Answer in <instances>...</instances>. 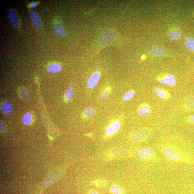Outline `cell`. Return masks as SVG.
I'll use <instances>...</instances> for the list:
<instances>
[{
  "label": "cell",
  "instance_id": "6da1fadb",
  "mask_svg": "<svg viewBox=\"0 0 194 194\" xmlns=\"http://www.w3.org/2000/svg\"><path fill=\"white\" fill-rule=\"evenodd\" d=\"M162 153L167 160L172 162L181 160V157L175 150L170 147H165L162 150Z\"/></svg>",
  "mask_w": 194,
  "mask_h": 194
},
{
  "label": "cell",
  "instance_id": "7a4b0ae2",
  "mask_svg": "<svg viewBox=\"0 0 194 194\" xmlns=\"http://www.w3.org/2000/svg\"><path fill=\"white\" fill-rule=\"evenodd\" d=\"M149 134V131L147 129H140L134 133L131 137V140L133 142H138L146 138Z\"/></svg>",
  "mask_w": 194,
  "mask_h": 194
},
{
  "label": "cell",
  "instance_id": "3957f363",
  "mask_svg": "<svg viewBox=\"0 0 194 194\" xmlns=\"http://www.w3.org/2000/svg\"><path fill=\"white\" fill-rule=\"evenodd\" d=\"M30 16L34 27L37 30L40 29L42 24L39 15L35 12H32L30 13Z\"/></svg>",
  "mask_w": 194,
  "mask_h": 194
},
{
  "label": "cell",
  "instance_id": "277c9868",
  "mask_svg": "<svg viewBox=\"0 0 194 194\" xmlns=\"http://www.w3.org/2000/svg\"><path fill=\"white\" fill-rule=\"evenodd\" d=\"M160 82L169 86H173L176 84V80L172 74H167L164 77L159 80Z\"/></svg>",
  "mask_w": 194,
  "mask_h": 194
},
{
  "label": "cell",
  "instance_id": "5b68a950",
  "mask_svg": "<svg viewBox=\"0 0 194 194\" xmlns=\"http://www.w3.org/2000/svg\"><path fill=\"white\" fill-rule=\"evenodd\" d=\"M138 154L139 157L141 158L146 159L152 157L154 155V152L151 148L146 147L140 149Z\"/></svg>",
  "mask_w": 194,
  "mask_h": 194
},
{
  "label": "cell",
  "instance_id": "8992f818",
  "mask_svg": "<svg viewBox=\"0 0 194 194\" xmlns=\"http://www.w3.org/2000/svg\"><path fill=\"white\" fill-rule=\"evenodd\" d=\"M99 77L100 73L99 72H96L93 73L87 81V85L89 88H94L98 82Z\"/></svg>",
  "mask_w": 194,
  "mask_h": 194
},
{
  "label": "cell",
  "instance_id": "52a82bcc",
  "mask_svg": "<svg viewBox=\"0 0 194 194\" xmlns=\"http://www.w3.org/2000/svg\"><path fill=\"white\" fill-rule=\"evenodd\" d=\"M165 49L160 47H154L151 49L150 51V54L151 56L155 57H161L165 54Z\"/></svg>",
  "mask_w": 194,
  "mask_h": 194
},
{
  "label": "cell",
  "instance_id": "ba28073f",
  "mask_svg": "<svg viewBox=\"0 0 194 194\" xmlns=\"http://www.w3.org/2000/svg\"><path fill=\"white\" fill-rule=\"evenodd\" d=\"M121 125V123L118 121L112 124L106 129V132L108 135L110 136L115 134L120 128Z\"/></svg>",
  "mask_w": 194,
  "mask_h": 194
},
{
  "label": "cell",
  "instance_id": "9c48e42d",
  "mask_svg": "<svg viewBox=\"0 0 194 194\" xmlns=\"http://www.w3.org/2000/svg\"><path fill=\"white\" fill-rule=\"evenodd\" d=\"M151 108L146 104L142 105L139 108L138 110V113L141 117L146 116L151 112Z\"/></svg>",
  "mask_w": 194,
  "mask_h": 194
},
{
  "label": "cell",
  "instance_id": "30bf717a",
  "mask_svg": "<svg viewBox=\"0 0 194 194\" xmlns=\"http://www.w3.org/2000/svg\"><path fill=\"white\" fill-rule=\"evenodd\" d=\"M8 18L11 24L14 27H16L18 24V15L14 10H11L8 13Z\"/></svg>",
  "mask_w": 194,
  "mask_h": 194
},
{
  "label": "cell",
  "instance_id": "8fae6325",
  "mask_svg": "<svg viewBox=\"0 0 194 194\" xmlns=\"http://www.w3.org/2000/svg\"><path fill=\"white\" fill-rule=\"evenodd\" d=\"M53 30L57 35L60 37H64L66 35V32L64 29L63 26L61 24H55L53 26Z\"/></svg>",
  "mask_w": 194,
  "mask_h": 194
},
{
  "label": "cell",
  "instance_id": "7c38bea8",
  "mask_svg": "<svg viewBox=\"0 0 194 194\" xmlns=\"http://www.w3.org/2000/svg\"><path fill=\"white\" fill-rule=\"evenodd\" d=\"M13 107L12 104L8 101L3 102L1 108V111L5 115H9L12 111Z\"/></svg>",
  "mask_w": 194,
  "mask_h": 194
},
{
  "label": "cell",
  "instance_id": "4fadbf2b",
  "mask_svg": "<svg viewBox=\"0 0 194 194\" xmlns=\"http://www.w3.org/2000/svg\"><path fill=\"white\" fill-rule=\"evenodd\" d=\"M154 91L156 95L159 98L162 99H165L167 98L168 95L167 92L163 89L159 87H155L154 89Z\"/></svg>",
  "mask_w": 194,
  "mask_h": 194
},
{
  "label": "cell",
  "instance_id": "5bb4252c",
  "mask_svg": "<svg viewBox=\"0 0 194 194\" xmlns=\"http://www.w3.org/2000/svg\"><path fill=\"white\" fill-rule=\"evenodd\" d=\"M47 69L48 71L52 73H56L60 71L61 67L60 64L57 63L50 65L47 66Z\"/></svg>",
  "mask_w": 194,
  "mask_h": 194
},
{
  "label": "cell",
  "instance_id": "9a60e30c",
  "mask_svg": "<svg viewBox=\"0 0 194 194\" xmlns=\"http://www.w3.org/2000/svg\"><path fill=\"white\" fill-rule=\"evenodd\" d=\"M169 37L174 40H178L181 37V32L179 30H173L169 33Z\"/></svg>",
  "mask_w": 194,
  "mask_h": 194
},
{
  "label": "cell",
  "instance_id": "2e32d148",
  "mask_svg": "<svg viewBox=\"0 0 194 194\" xmlns=\"http://www.w3.org/2000/svg\"><path fill=\"white\" fill-rule=\"evenodd\" d=\"M32 117L31 114L30 113H27L24 114L22 118L23 123L25 125L30 124L31 122Z\"/></svg>",
  "mask_w": 194,
  "mask_h": 194
},
{
  "label": "cell",
  "instance_id": "e0dca14e",
  "mask_svg": "<svg viewBox=\"0 0 194 194\" xmlns=\"http://www.w3.org/2000/svg\"><path fill=\"white\" fill-rule=\"evenodd\" d=\"M74 95V89L73 87L70 86L68 87L65 93V95L67 100H70L73 98Z\"/></svg>",
  "mask_w": 194,
  "mask_h": 194
},
{
  "label": "cell",
  "instance_id": "ac0fdd59",
  "mask_svg": "<svg viewBox=\"0 0 194 194\" xmlns=\"http://www.w3.org/2000/svg\"><path fill=\"white\" fill-rule=\"evenodd\" d=\"M186 45L190 50H194V39L193 37H189L186 39Z\"/></svg>",
  "mask_w": 194,
  "mask_h": 194
},
{
  "label": "cell",
  "instance_id": "d6986e66",
  "mask_svg": "<svg viewBox=\"0 0 194 194\" xmlns=\"http://www.w3.org/2000/svg\"><path fill=\"white\" fill-rule=\"evenodd\" d=\"M110 190L112 192L115 194H121L122 193L121 188L115 184H114L110 187Z\"/></svg>",
  "mask_w": 194,
  "mask_h": 194
},
{
  "label": "cell",
  "instance_id": "ffe728a7",
  "mask_svg": "<svg viewBox=\"0 0 194 194\" xmlns=\"http://www.w3.org/2000/svg\"><path fill=\"white\" fill-rule=\"evenodd\" d=\"M85 115L86 116L91 117L94 116L95 114V111L93 108H89L86 109L83 112Z\"/></svg>",
  "mask_w": 194,
  "mask_h": 194
},
{
  "label": "cell",
  "instance_id": "44dd1931",
  "mask_svg": "<svg viewBox=\"0 0 194 194\" xmlns=\"http://www.w3.org/2000/svg\"><path fill=\"white\" fill-rule=\"evenodd\" d=\"M110 90L109 89L106 88L105 89L102 91L101 94L99 97V99L101 100H105L109 96L110 94Z\"/></svg>",
  "mask_w": 194,
  "mask_h": 194
},
{
  "label": "cell",
  "instance_id": "7402d4cb",
  "mask_svg": "<svg viewBox=\"0 0 194 194\" xmlns=\"http://www.w3.org/2000/svg\"><path fill=\"white\" fill-rule=\"evenodd\" d=\"M95 184L97 187L102 188L105 187L107 185V182L104 179L97 180L95 182Z\"/></svg>",
  "mask_w": 194,
  "mask_h": 194
},
{
  "label": "cell",
  "instance_id": "603a6c76",
  "mask_svg": "<svg viewBox=\"0 0 194 194\" xmlns=\"http://www.w3.org/2000/svg\"><path fill=\"white\" fill-rule=\"evenodd\" d=\"M20 95L21 97L24 99H27L30 97L29 92L26 89H22L20 90Z\"/></svg>",
  "mask_w": 194,
  "mask_h": 194
},
{
  "label": "cell",
  "instance_id": "cb8c5ba5",
  "mask_svg": "<svg viewBox=\"0 0 194 194\" xmlns=\"http://www.w3.org/2000/svg\"><path fill=\"white\" fill-rule=\"evenodd\" d=\"M135 92L134 91H130L125 93L123 97V100L125 101L129 100L134 96Z\"/></svg>",
  "mask_w": 194,
  "mask_h": 194
},
{
  "label": "cell",
  "instance_id": "d4e9b609",
  "mask_svg": "<svg viewBox=\"0 0 194 194\" xmlns=\"http://www.w3.org/2000/svg\"><path fill=\"white\" fill-rule=\"evenodd\" d=\"M187 105L189 109H194V97H191L188 100Z\"/></svg>",
  "mask_w": 194,
  "mask_h": 194
},
{
  "label": "cell",
  "instance_id": "484cf974",
  "mask_svg": "<svg viewBox=\"0 0 194 194\" xmlns=\"http://www.w3.org/2000/svg\"><path fill=\"white\" fill-rule=\"evenodd\" d=\"M5 123L1 121V131H3L5 130Z\"/></svg>",
  "mask_w": 194,
  "mask_h": 194
},
{
  "label": "cell",
  "instance_id": "4316f807",
  "mask_svg": "<svg viewBox=\"0 0 194 194\" xmlns=\"http://www.w3.org/2000/svg\"><path fill=\"white\" fill-rule=\"evenodd\" d=\"M89 194H99L98 191L95 190H91L89 192Z\"/></svg>",
  "mask_w": 194,
  "mask_h": 194
},
{
  "label": "cell",
  "instance_id": "83f0119b",
  "mask_svg": "<svg viewBox=\"0 0 194 194\" xmlns=\"http://www.w3.org/2000/svg\"><path fill=\"white\" fill-rule=\"evenodd\" d=\"M189 119L190 121H194V115L190 116L189 118Z\"/></svg>",
  "mask_w": 194,
  "mask_h": 194
},
{
  "label": "cell",
  "instance_id": "f1b7e54d",
  "mask_svg": "<svg viewBox=\"0 0 194 194\" xmlns=\"http://www.w3.org/2000/svg\"><path fill=\"white\" fill-rule=\"evenodd\" d=\"M36 6V4L35 3H33L32 4L31 6V8H34V7H35Z\"/></svg>",
  "mask_w": 194,
  "mask_h": 194
},
{
  "label": "cell",
  "instance_id": "f546056e",
  "mask_svg": "<svg viewBox=\"0 0 194 194\" xmlns=\"http://www.w3.org/2000/svg\"><path fill=\"white\" fill-rule=\"evenodd\" d=\"M141 59L142 60H144L145 59V56L144 55H143L141 57Z\"/></svg>",
  "mask_w": 194,
  "mask_h": 194
}]
</instances>
